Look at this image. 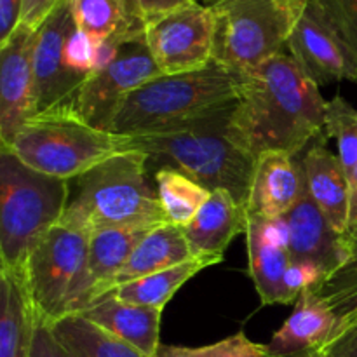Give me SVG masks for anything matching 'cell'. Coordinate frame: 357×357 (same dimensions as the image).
I'll return each mask as SVG.
<instances>
[{
	"mask_svg": "<svg viewBox=\"0 0 357 357\" xmlns=\"http://www.w3.org/2000/svg\"><path fill=\"white\" fill-rule=\"evenodd\" d=\"M326 110L319 87L281 52L243 75L230 136L253 157L274 150L300 155L324 132Z\"/></svg>",
	"mask_w": 357,
	"mask_h": 357,
	"instance_id": "1",
	"label": "cell"
},
{
	"mask_svg": "<svg viewBox=\"0 0 357 357\" xmlns=\"http://www.w3.org/2000/svg\"><path fill=\"white\" fill-rule=\"evenodd\" d=\"M236 101L167 131L129 136V152L145 153L149 162L173 167L211 192H230L248 211L257 157L244 152L230 136Z\"/></svg>",
	"mask_w": 357,
	"mask_h": 357,
	"instance_id": "2",
	"label": "cell"
},
{
	"mask_svg": "<svg viewBox=\"0 0 357 357\" xmlns=\"http://www.w3.org/2000/svg\"><path fill=\"white\" fill-rule=\"evenodd\" d=\"M243 77L218 63L178 75H159L132 91L108 131L142 136L167 131L220 110L239 98Z\"/></svg>",
	"mask_w": 357,
	"mask_h": 357,
	"instance_id": "3",
	"label": "cell"
},
{
	"mask_svg": "<svg viewBox=\"0 0 357 357\" xmlns=\"http://www.w3.org/2000/svg\"><path fill=\"white\" fill-rule=\"evenodd\" d=\"M149 157L124 152L75 178V195L59 223L94 232L114 227H159L167 223L157 190L150 185Z\"/></svg>",
	"mask_w": 357,
	"mask_h": 357,
	"instance_id": "4",
	"label": "cell"
},
{
	"mask_svg": "<svg viewBox=\"0 0 357 357\" xmlns=\"http://www.w3.org/2000/svg\"><path fill=\"white\" fill-rule=\"evenodd\" d=\"M6 149L31 169L70 181L129 152V136L94 128L65 103L31 115Z\"/></svg>",
	"mask_w": 357,
	"mask_h": 357,
	"instance_id": "5",
	"label": "cell"
},
{
	"mask_svg": "<svg viewBox=\"0 0 357 357\" xmlns=\"http://www.w3.org/2000/svg\"><path fill=\"white\" fill-rule=\"evenodd\" d=\"M70 201V181L47 176L0 146V258L2 267L23 272L28 255L59 223Z\"/></svg>",
	"mask_w": 357,
	"mask_h": 357,
	"instance_id": "6",
	"label": "cell"
},
{
	"mask_svg": "<svg viewBox=\"0 0 357 357\" xmlns=\"http://www.w3.org/2000/svg\"><path fill=\"white\" fill-rule=\"evenodd\" d=\"M215 14L213 61L243 77L281 54L309 0H209Z\"/></svg>",
	"mask_w": 357,
	"mask_h": 357,
	"instance_id": "7",
	"label": "cell"
},
{
	"mask_svg": "<svg viewBox=\"0 0 357 357\" xmlns=\"http://www.w3.org/2000/svg\"><path fill=\"white\" fill-rule=\"evenodd\" d=\"M89 232L56 223L28 255L24 279L37 319L54 324L93 303Z\"/></svg>",
	"mask_w": 357,
	"mask_h": 357,
	"instance_id": "8",
	"label": "cell"
},
{
	"mask_svg": "<svg viewBox=\"0 0 357 357\" xmlns=\"http://www.w3.org/2000/svg\"><path fill=\"white\" fill-rule=\"evenodd\" d=\"M159 75L162 73L153 61L143 31L126 38L115 58L94 72L79 87L68 105L91 126L108 131L122 101L139 86Z\"/></svg>",
	"mask_w": 357,
	"mask_h": 357,
	"instance_id": "9",
	"label": "cell"
},
{
	"mask_svg": "<svg viewBox=\"0 0 357 357\" xmlns=\"http://www.w3.org/2000/svg\"><path fill=\"white\" fill-rule=\"evenodd\" d=\"M215 30L211 7L195 2L150 20L145 24V37L160 73L178 75L213 63Z\"/></svg>",
	"mask_w": 357,
	"mask_h": 357,
	"instance_id": "10",
	"label": "cell"
},
{
	"mask_svg": "<svg viewBox=\"0 0 357 357\" xmlns=\"http://www.w3.org/2000/svg\"><path fill=\"white\" fill-rule=\"evenodd\" d=\"M286 47L317 87L338 80H357L354 52L310 0Z\"/></svg>",
	"mask_w": 357,
	"mask_h": 357,
	"instance_id": "11",
	"label": "cell"
},
{
	"mask_svg": "<svg viewBox=\"0 0 357 357\" xmlns=\"http://www.w3.org/2000/svg\"><path fill=\"white\" fill-rule=\"evenodd\" d=\"M37 31L20 24L0 44V142L9 146L35 107L33 51Z\"/></svg>",
	"mask_w": 357,
	"mask_h": 357,
	"instance_id": "12",
	"label": "cell"
},
{
	"mask_svg": "<svg viewBox=\"0 0 357 357\" xmlns=\"http://www.w3.org/2000/svg\"><path fill=\"white\" fill-rule=\"evenodd\" d=\"M73 30L75 20L70 0H65L38 28L33 51L35 114L68 103L82 86L65 65V45Z\"/></svg>",
	"mask_w": 357,
	"mask_h": 357,
	"instance_id": "13",
	"label": "cell"
},
{
	"mask_svg": "<svg viewBox=\"0 0 357 357\" xmlns=\"http://www.w3.org/2000/svg\"><path fill=\"white\" fill-rule=\"evenodd\" d=\"M248 257L250 275L264 305L293 303L284 278L293 258L289 253V229L286 216H248Z\"/></svg>",
	"mask_w": 357,
	"mask_h": 357,
	"instance_id": "14",
	"label": "cell"
},
{
	"mask_svg": "<svg viewBox=\"0 0 357 357\" xmlns=\"http://www.w3.org/2000/svg\"><path fill=\"white\" fill-rule=\"evenodd\" d=\"M307 192L300 155L265 152L257 157L248 201V216L281 218L288 215Z\"/></svg>",
	"mask_w": 357,
	"mask_h": 357,
	"instance_id": "15",
	"label": "cell"
},
{
	"mask_svg": "<svg viewBox=\"0 0 357 357\" xmlns=\"http://www.w3.org/2000/svg\"><path fill=\"white\" fill-rule=\"evenodd\" d=\"M300 159L305 173L307 192L335 232L344 237L351 218L352 188L340 157L324 145V139H317Z\"/></svg>",
	"mask_w": 357,
	"mask_h": 357,
	"instance_id": "16",
	"label": "cell"
},
{
	"mask_svg": "<svg viewBox=\"0 0 357 357\" xmlns=\"http://www.w3.org/2000/svg\"><path fill=\"white\" fill-rule=\"evenodd\" d=\"M337 326L331 307L314 289L296 298L295 310L272 335L267 344L268 357H309L324 347Z\"/></svg>",
	"mask_w": 357,
	"mask_h": 357,
	"instance_id": "17",
	"label": "cell"
},
{
	"mask_svg": "<svg viewBox=\"0 0 357 357\" xmlns=\"http://www.w3.org/2000/svg\"><path fill=\"white\" fill-rule=\"evenodd\" d=\"M284 216L289 229V253L293 260L319 264L330 274L344 264L347 251L342 236L335 232L309 192H305L298 204Z\"/></svg>",
	"mask_w": 357,
	"mask_h": 357,
	"instance_id": "18",
	"label": "cell"
},
{
	"mask_svg": "<svg viewBox=\"0 0 357 357\" xmlns=\"http://www.w3.org/2000/svg\"><path fill=\"white\" fill-rule=\"evenodd\" d=\"M80 316L124 340L142 354L155 357L159 351L162 309L122 302L110 291L82 310Z\"/></svg>",
	"mask_w": 357,
	"mask_h": 357,
	"instance_id": "19",
	"label": "cell"
},
{
	"mask_svg": "<svg viewBox=\"0 0 357 357\" xmlns=\"http://www.w3.org/2000/svg\"><path fill=\"white\" fill-rule=\"evenodd\" d=\"M248 211L230 192L213 190L195 218L183 227L195 257H223L236 236L246 234Z\"/></svg>",
	"mask_w": 357,
	"mask_h": 357,
	"instance_id": "20",
	"label": "cell"
},
{
	"mask_svg": "<svg viewBox=\"0 0 357 357\" xmlns=\"http://www.w3.org/2000/svg\"><path fill=\"white\" fill-rule=\"evenodd\" d=\"M37 316L23 272H0V357H31Z\"/></svg>",
	"mask_w": 357,
	"mask_h": 357,
	"instance_id": "21",
	"label": "cell"
},
{
	"mask_svg": "<svg viewBox=\"0 0 357 357\" xmlns=\"http://www.w3.org/2000/svg\"><path fill=\"white\" fill-rule=\"evenodd\" d=\"M194 257L195 255L192 253L190 244L185 237L183 227L171 225V223L155 227L139 241L128 264L114 279L112 291L126 282L162 272L174 265L192 260Z\"/></svg>",
	"mask_w": 357,
	"mask_h": 357,
	"instance_id": "22",
	"label": "cell"
},
{
	"mask_svg": "<svg viewBox=\"0 0 357 357\" xmlns=\"http://www.w3.org/2000/svg\"><path fill=\"white\" fill-rule=\"evenodd\" d=\"M152 229L155 227H114L91 232L89 279L93 288V303L112 291L114 279L128 264L139 241Z\"/></svg>",
	"mask_w": 357,
	"mask_h": 357,
	"instance_id": "23",
	"label": "cell"
},
{
	"mask_svg": "<svg viewBox=\"0 0 357 357\" xmlns=\"http://www.w3.org/2000/svg\"><path fill=\"white\" fill-rule=\"evenodd\" d=\"M75 26L96 44L145 31V20L135 0H70Z\"/></svg>",
	"mask_w": 357,
	"mask_h": 357,
	"instance_id": "24",
	"label": "cell"
},
{
	"mask_svg": "<svg viewBox=\"0 0 357 357\" xmlns=\"http://www.w3.org/2000/svg\"><path fill=\"white\" fill-rule=\"evenodd\" d=\"M222 260L223 257H209V255L194 257L192 260L183 261L180 265H174V267L166 268L162 272H157V274L146 275L143 279L126 282V284L115 288L114 293L122 302L164 310L167 302L176 295V291L185 282L190 281L192 278H195L204 268L220 264Z\"/></svg>",
	"mask_w": 357,
	"mask_h": 357,
	"instance_id": "25",
	"label": "cell"
},
{
	"mask_svg": "<svg viewBox=\"0 0 357 357\" xmlns=\"http://www.w3.org/2000/svg\"><path fill=\"white\" fill-rule=\"evenodd\" d=\"M49 326L70 357H149L80 314L66 316Z\"/></svg>",
	"mask_w": 357,
	"mask_h": 357,
	"instance_id": "26",
	"label": "cell"
},
{
	"mask_svg": "<svg viewBox=\"0 0 357 357\" xmlns=\"http://www.w3.org/2000/svg\"><path fill=\"white\" fill-rule=\"evenodd\" d=\"M153 180L162 211L171 225L187 227L213 194L211 190L173 167L157 169Z\"/></svg>",
	"mask_w": 357,
	"mask_h": 357,
	"instance_id": "27",
	"label": "cell"
},
{
	"mask_svg": "<svg viewBox=\"0 0 357 357\" xmlns=\"http://www.w3.org/2000/svg\"><path fill=\"white\" fill-rule=\"evenodd\" d=\"M314 291L331 307L337 323L351 319L357 314V241L347 248L344 264L328 275L326 281Z\"/></svg>",
	"mask_w": 357,
	"mask_h": 357,
	"instance_id": "28",
	"label": "cell"
},
{
	"mask_svg": "<svg viewBox=\"0 0 357 357\" xmlns=\"http://www.w3.org/2000/svg\"><path fill=\"white\" fill-rule=\"evenodd\" d=\"M324 132L337 138L338 157L352 188L357 174V110L342 96L328 101Z\"/></svg>",
	"mask_w": 357,
	"mask_h": 357,
	"instance_id": "29",
	"label": "cell"
},
{
	"mask_svg": "<svg viewBox=\"0 0 357 357\" xmlns=\"http://www.w3.org/2000/svg\"><path fill=\"white\" fill-rule=\"evenodd\" d=\"M155 357H268L267 345L250 340L243 331L204 347L160 345Z\"/></svg>",
	"mask_w": 357,
	"mask_h": 357,
	"instance_id": "30",
	"label": "cell"
},
{
	"mask_svg": "<svg viewBox=\"0 0 357 357\" xmlns=\"http://www.w3.org/2000/svg\"><path fill=\"white\" fill-rule=\"evenodd\" d=\"M98 45L89 35L80 31L75 26L65 45V65L72 75H75L80 82H86L94 73L96 66Z\"/></svg>",
	"mask_w": 357,
	"mask_h": 357,
	"instance_id": "31",
	"label": "cell"
},
{
	"mask_svg": "<svg viewBox=\"0 0 357 357\" xmlns=\"http://www.w3.org/2000/svg\"><path fill=\"white\" fill-rule=\"evenodd\" d=\"M326 16L357 58V0H310Z\"/></svg>",
	"mask_w": 357,
	"mask_h": 357,
	"instance_id": "32",
	"label": "cell"
},
{
	"mask_svg": "<svg viewBox=\"0 0 357 357\" xmlns=\"http://www.w3.org/2000/svg\"><path fill=\"white\" fill-rule=\"evenodd\" d=\"M330 272L319 264L314 261H303V260H293L289 265L288 272H286L284 284L289 293L291 302H296L300 295L307 289H316L323 284L328 279Z\"/></svg>",
	"mask_w": 357,
	"mask_h": 357,
	"instance_id": "33",
	"label": "cell"
},
{
	"mask_svg": "<svg viewBox=\"0 0 357 357\" xmlns=\"http://www.w3.org/2000/svg\"><path fill=\"white\" fill-rule=\"evenodd\" d=\"M316 357H357V314L337 323L330 340L314 354Z\"/></svg>",
	"mask_w": 357,
	"mask_h": 357,
	"instance_id": "34",
	"label": "cell"
},
{
	"mask_svg": "<svg viewBox=\"0 0 357 357\" xmlns=\"http://www.w3.org/2000/svg\"><path fill=\"white\" fill-rule=\"evenodd\" d=\"M65 0H23L20 24L38 30Z\"/></svg>",
	"mask_w": 357,
	"mask_h": 357,
	"instance_id": "35",
	"label": "cell"
},
{
	"mask_svg": "<svg viewBox=\"0 0 357 357\" xmlns=\"http://www.w3.org/2000/svg\"><path fill=\"white\" fill-rule=\"evenodd\" d=\"M31 357H70L63 345L54 338L51 326L40 319H37L35 324Z\"/></svg>",
	"mask_w": 357,
	"mask_h": 357,
	"instance_id": "36",
	"label": "cell"
},
{
	"mask_svg": "<svg viewBox=\"0 0 357 357\" xmlns=\"http://www.w3.org/2000/svg\"><path fill=\"white\" fill-rule=\"evenodd\" d=\"M135 2L146 24L150 20H155L164 14L181 9V7H187L190 3L199 2V0H135Z\"/></svg>",
	"mask_w": 357,
	"mask_h": 357,
	"instance_id": "37",
	"label": "cell"
},
{
	"mask_svg": "<svg viewBox=\"0 0 357 357\" xmlns=\"http://www.w3.org/2000/svg\"><path fill=\"white\" fill-rule=\"evenodd\" d=\"M23 0H0V44L9 40L21 21Z\"/></svg>",
	"mask_w": 357,
	"mask_h": 357,
	"instance_id": "38",
	"label": "cell"
},
{
	"mask_svg": "<svg viewBox=\"0 0 357 357\" xmlns=\"http://www.w3.org/2000/svg\"><path fill=\"white\" fill-rule=\"evenodd\" d=\"M357 241V174L354 178V183H352V202H351V218H349V227L345 236L342 237V243H344L345 251L351 246L352 243Z\"/></svg>",
	"mask_w": 357,
	"mask_h": 357,
	"instance_id": "39",
	"label": "cell"
},
{
	"mask_svg": "<svg viewBox=\"0 0 357 357\" xmlns=\"http://www.w3.org/2000/svg\"><path fill=\"white\" fill-rule=\"evenodd\" d=\"M309 357H316V356H309Z\"/></svg>",
	"mask_w": 357,
	"mask_h": 357,
	"instance_id": "40",
	"label": "cell"
}]
</instances>
